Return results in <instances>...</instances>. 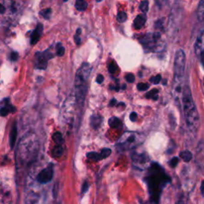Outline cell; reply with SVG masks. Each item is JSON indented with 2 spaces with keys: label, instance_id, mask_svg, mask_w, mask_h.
Masks as SVG:
<instances>
[{
  "label": "cell",
  "instance_id": "cell-1",
  "mask_svg": "<svg viewBox=\"0 0 204 204\" xmlns=\"http://www.w3.org/2000/svg\"><path fill=\"white\" fill-rule=\"evenodd\" d=\"M183 105L185 120L190 131L195 134L199 126V115L192 98L191 91L188 85L183 90Z\"/></svg>",
  "mask_w": 204,
  "mask_h": 204
},
{
  "label": "cell",
  "instance_id": "cell-2",
  "mask_svg": "<svg viewBox=\"0 0 204 204\" xmlns=\"http://www.w3.org/2000/svg\"><path fill=\"white\" fill-rule=\"evenodd\" d=\"M91 73V66L88 63L82 64L78 69L75 77L76 96L75 100L80 107L83 106L87 90V81Z\"/></svg>",
  "mask_w": 204,
  "mask_h": 204
},
{
  "label": "cell",
  "instance_id": "cell-3",
  "mask_svg": "<svg viewBox=\"0 0 204 204\" xmlns=\"http://www.w3.org/2000/svg\"><path fill=\"white\" fill-rule=\"evenodd\" d=\"M185 70V54L183 50H178L175 53L174 61V82L175 90L179 93L181 91V82L184 76Z\"/></svg>",
  "mask_w": 204,
  "mask_h": 204
},
{
  "label": "cell",
  "instance_id": "cell-4",
  "mask_svg": "<svg viewBox=\"0 0 204 204\" xmlns=\"http://www.w3.org/2000/svg\"><path fill=\"white\" fill-rule=\"evenodd\" d=\"M54 175V168L52 164H50L47 168L42 170L38 175L37 179L40 184H47L51 181Z\"/></svg>",
  "mask_w": 204,
  "mask_h": 204
},
{
  "label": "cell",
  "instance_id": "cell-5",
  "mask_svg": "<svg viewBox=\"0 0 204 204\" xmlns=\"http://www.w3.org/2000/svg\"><path fill=\"white\" fill-rule=\"evenodd\" d=\"M52 57V54H49L47 51L41 53L38 52L35 54V67L40 70H45L47 66V60Z\"/></svg>",
  "mask_w": 204,
  "mask_h": 204
},
{
  "label": "cell",
  "instance_id": "cell-6",
  "mask_svg": "<svg viewBox=\"0 0 204 204\" xmlns=\"http://www.w3.org/2000/svg\"><path fill=\"white\" fill-rule=\"evenodd\" d=\"M75 102H76L75 97H73V95H70V97L65 101V104H63V111L65 118L66 119H69L70 116L73 115Z\"/></svg>",
  "mask_w": 204,
  "mask_h": 204
},
{
  "label": "cell",
  "instance_id": "cell-7",
  "mask_svg": "<svg viewBox=\"0 0 204 204\" xmlns=\"http://www.w3.org/2000/svg\"><path fill=\"white\" fill-rule=\"evenodd\" d=\"M203 29H201L197 36V39L195 44V51L198 57H200L201 62L202 63V56H203Z\"/></svg>",
  "mask_w": 204,
  "mask_h": 204
},
{
  "label": "cell",
  "instance_id": "cell-8",
  "mask_svg": "<svg viewBox=\"0 0 204 204\" xmlns=\"http://www.w3.org/2000/svg\"><path fill=\"white\" fill-rule=\"evenodd\" d=\"M42 31H43V26L42 23H39L35 29L32 32L31 36H30V44L31 45H35L39 41L40 37L42 34Z\"/></svg>",
  "mask_w": 204,
  "mask_h": 204
},
{
  "label": "cell",
  "instance_id": "cell-9",
  "mask_svg": "<svg viewBox=\"0 0 204 204\" xmlns=\"http://www.w3.org/2000/svg\"><path fill=\"white\" fill-rule=\"evenodd\" d=\"M17 133H18V131H17V123H16V121H14V125L12 126L11 131L10 132V146H11V149H13L14 145H15Z\"/></svg>",
  "mask_w": 204,
  "mask_h": 204
},
{
  "label": "cell",
  "instance_id": "cell-10",
  "mask_svg": "<svg viewBox=\"0 0 204 204\" xmlns=\"http://www.w3.org/2000/svg\"><path fill=\"white\" fill-rule=\"evenodd\" d=\"M147 18H146L145 14H140V15L136 16V18H135V20L133 22V26L135 29H139L142 28L144 25L145 24Z\"/></svg>",
  "mask_w": 204,
  "mask_h": 204
},
{
  "label": "cell",
  "instance_id": "cell-11",
  "mask_svg": "<svg viewBox=\"0 0 204 204\" xmlns=\"http://www.w3.org/2000/svg\"><path fill=\"white\" fill-rule=\"evenodd\" d=\"M90 121L92 127H93L94 128H98L100 127V124H101L102 119L98 115H93V116H91Z\"/></svg>",
  "mask_w": 204,
  "mask_h": 204
},
{
  "label": "cell",
  "instance_id": "cell-12",
  "mask_svg": "<svg viewBox=\"0 0 204 204\" xmlns=\"http://www.w3.org/2000/svg\"><path fill=\"white\" fill-rule=\"evenodd\" d=\"M121 121L120 120V119L116 116H113L109 120V125L111 128H120L121 126Z\"/></svg>",
  "mask_w": 204,
  "mask_h": 204
},
{
  "label": "cell",
  "instance_id": "cell-13",
  "mask_svg": "<svg viewBox=\"0 0 204 204\" xmlns=\"http://www.w3.org/2000/svg\"><path fill=\"white\" fill-rule=\"evenodd\" d=\"M87 7H88V3L84 0H77L75 2L76 9L80 11H83L85 10H86Z\"/></svg>",
  "mask_w": 204,
  "mask_h": 204
},
{
  "label": "cell",
  "instance_id": "cell-14",
  "mask_svg": "<svg viewBox=\"0 0 204 204\" xmlns=\"http://www.w3.org/2000/svg\"><path fill=\"white\" fill-rule=\"evenodd\" d=\"M198 19L199 21L203 20L204 17V1H200L198 6Z\"/></svg>",
  "mask_w": 204,
  "mask_h": 204
},
{
  "label": "cell",
  "instance_id": "cell-15",
  "mask_svg": "<svg viewBox=\"0 0 204 204\" xmlns=\"http://www.w3.org/2000/svg\"><path fill=\"white\" fill-rule=\"evenodd\" d=\"M179 156L181 157L182 159L185 161V162H189L192 158V154L188 150H185V151H183V152H180Z\"/></svg>",
  "mask_w": 204,
  "mask_h": 204
},
{
  "label": "cell",
  "instance_id": "cell-16",
  "mask_svg": "<svg viewBox=\"0 0 204 204\" xmlns=\"http://www.w3.org/2000/svg\"><path fill=\"white\" fill-rule=\"evenodd\" d=\"M63 154V147H61V145H57L53 150V156L55 158H59L61 157Z\"/></svg>",
  "mask_w": 204,
  "mask_h": 204
},
{
  "label": "cell",
  "instance_id": "cell-17",
  "mask_svg": "<svg viewBox=\"0 0 204 204\" xmlns=\"http://www.w3.org/2000/svg\"><path fill=\"white\" fill-rule=\"evenodd\" d=\"M53 140L54 141L55 144L57 145H61L64 142L63 137H62V135L61 134V132H55L53 135Z\"/></svg>",
  "mask_w": 204,
  "mask_h": 204
},
{
  "label": "cell",
  "instance_id": "cell-18",
  "mask_svg": "<svg viewBox=\"0 0 204 204\" xmlns=\"http://www.w3.org/2000/svg\"><path fill=\"white\" fill-rule=\"evenodd\" d=\"M86 156L88 159H91V160H93V161H99L101 159L100 153H97V152H88L86 155Z\"/></svg>",
  "mask_w": 204,
  "mask_h": 204
},
{
  "label": "cell",
  "instance_id": "cell-19",
  "mask_svg": "<svg viewBox=\"0 0 204 204\" xmlns=\"http://www.w3.org/2000/svg\"><path fill=\"white\" fill-rule=\"evenodd\" d=\"M147 159V156L145 154H139V155H135V157H133V160L136 161V162H138L140 163H144V162H146V160Z\"/></svg>",
  "mask_w": 204,
  "mask_h": 204
},
{
  "label": "cell",
  "instance_id": "cell-20",
  "mask_svg": "<svg viewBox=\"0 0 204 204\" xmlns=\"http://www.w3.org/2000/svg\"><path fill=\"white\" fill-rule=\"evenodd\" d=\"M158 93H159V90H158L157 88H153L152 90L149 91V92L146 94V97L152 98L153 100H157V99H158V96H157Z\"/></svg>",
  "mask_w": 204,
  "mask_h": 204
},
{
  "label": "cell",
  "instance_id": "cell-21",
  "mask_svg": "<svg viewBox=\"0 0 204 204\" xmlns=\"http://www.w3.org/2000/svg\"><path fill=\"white\" fill-rule=\"evenodd\" d=\"M111 152H112L111 149H109V148H103L101 152L100 153L101 159H105V158H107L108 156H109L110 154H111Z\"/></svg>",
  "mask_w": 204,
  "mask_h": 204
},
{
  "label": "cell",
  "instance_id": "cell-22",
  "mask_svg": "<svg viewBox=\"0 0 204 204\" xmlns=\"http://www.w3.org/2000/svg\"><path fill=\"white\" fill-rule=\"evenodd\" d=\"M116 19L119 23H125L127 19V14L125 12H120L116 16Z\"/></svg>",
  "mask_w": 204,
  "mask_h": 204
},
{
  "label": "cell",
  "instance_id": "cell-23",
  "mask_svg": "<svg viewBox=\"0 0 204 204\" xmlns=\"http://www.w3.org/2000/svg\"><path fill=\"white\" fill-rule=\"evenodd\" d=\"M57 55L58 57H61V56H63L64 54H65V48L63 47V45H61V43L57 44Z\"/></svg>",
  "mask_w": 204,
  "mask_h": 204
},
{
  "label": "cell",
  "instance_id": "cell-24",
  "mask_svg": "<svg viewBox=\"0 0 204 204\" xmlns=\"http://www.w3.org/2000/svg\"><path fill=\"white\" fill-rule=\"evenodd\" d=\"M140 9L144 13L147 12L148 11V2L147 1H142L140 4Z\"/></svg>",
  "mask_w": 204,
  "mask_h": 204
},
{
  "label": "cell",
  "instance_id": "cell-25",
  "mask_svg": "<svg viewBox=\"0 0 204 204\" xmlns=\"http://www.w3.org/2000/svg\"><path fill=\"white\" fill-rule=\"evenodd\" d=\"M40 14L42 16H43L44 18L48 19V18H50V16L51 14V9L50 8H47V9H44L42 11H40Z\"/></svg>",
  "mask_w": 204,
  "mask_h": 204
},
{
  "label": "cell",
  "instance_id": "cell-26",
  "mask_svg": "<svg viewBox=\"0 0 204 204\" xmlns=\"http://www.w3.org/2000/svg\"><path fill=\"white\" fill-rule=\"evenodd\" d=\"M149 85L148 84H146V83H139L138 85H137V88H138L139 90L141 91H144V90H147V88H149Z\"/></svg>",
  "mask_w": 204,
  "mask_h": 204
},
{
  "label": "cell",
  "instance_id": "cell-27",
  "mask_svg": "<svg viewBox=\"0 0 204 204\" xmlns=\"http://www.w3.org/2000/svg\"><path fill=\"white\" fill-rule=\"evenodd\" d=\"M117 70V66L115 62H112L111 64H109V71L111 73H114Z\"/></svg>",
  "mask_w": 204,
  "mask_h": 204
},
{
  "label": "cell",
  "instance_id": "cell-28",
  "mask_svg": "<svg viewBox=\"0 0 204 204\" xmlns=\"http://www.w3.org/2000/svg\"><path fill=\"white\" fill-rule=\"evenodd\" d=\"M160 81H161V76L159 74H158L157 76H156V77H152V78L150 79V82L155 85L159 84V82H160Z\"/></svg>",
  "mask_w": 204,
  "mask_h": 204
},
{
  "label": "cell",
  "instance_id": "cell-29",
  "mask_svg": "<svg viewBox=\"0 0 204 204\" xmlns=\"http://www.w3.org/2000/svg\"><path fill=\"white\" fill-rule=\"evenodd\" d=\"M125 79L128 82H129V83H132L135 81V77H134V75L132 73H128L126 76H125Z\"/></svg>",
  "mask_w": 204,
  "mask_h": 204
},
{
  "label": "cell",
  "instance_id": "cell-30",
  "mask_svg": "<svg viewBox=\"0 0 204 204\" xmlns=\"http://www.w3.org/2000/svg\"><path fill=\"white\" fill-rule=\"evenodd\" d=\"M9 113V111H8V109L7 108H5V107H2L0 109V116H7Z\"/></svg>",
  "mask_w": 204,
  "mask_h": 204
},
{
  "label": "cell",
  "instance_id": "cell-31",
  "mask_svg": "<svg viewBox=\"0 0 204 204\" xmlns=\"http://www.w3.org/2000/svg\"><path fill=\"white\" fill-rule=\"evenodd\" d=\"M178 162H179V159H178V158H177V157H175V158H173V159H172L170 162H169V164H170L171 167H172V168H175V166L177 165Z\"/></svg>",
  "mask_w": 204,
  "mask_h": 204
},
{
  "label": "cell",
  "instance_id": "cell-32",
  "mask_svg": "<svg viewBox=\"0 0 204 204\" xmlns=\"http://www.w3.org/2000/svg\"><path fill=\"white\" fill-rule=\"evenodd\" d=\"M88 190V184L87 182H85L83 185H82V194H85L86 193Z\"/></svg>",
  "mask_w": 204,
  "mask_h": 204
},
{
  "label": "cell",
  "instance_id": "cell-33",
  "mask_svg": "<svg viewBox=\"0 0 204 204\" xmlns=\"http://www.w3.org/2000/svg\"><path fill=\"white\" fill-rule=\"evenodd\" d=\"M18 57V54L17 52H12L11 54V59L12 61H17Z\"/></svg>",
  "mask_w": 204,
  "mask_h": 204
},
{
  "label": "cell",
  "instance_id": "cell-34",
  "mask_svg": "<svg viewBox=\"0 0 204 204\" xmlns=\"http://www.w3.org/2000/svg\"><path fill=\"white\" fill-rule=\"evenodd\" d=\"M136 119H137V114H136V113L132 112V113L130 114V120L134 122V121H136Z\"/></svg>",
  "mask_w": 204,
  "mask_h": 204
},
{
  "label": "cell",
  "instance_id": "cell-35",
  "mask_svg": "<svg viewBox=\"0 0 204 204\" xmlns=\"http://www.w3.org/2000/svg\"><path fill=\"white\" fill-rule=\"evenodd\" d=\"M74 39H75V42H76V44L77 45H80L81 44V42H82V40H81V39H80V35H77V34H76L74 36Z\"/></svg>",
  "mask_w": 204,
  "mask_h": 204
},
{
  "label": "cell",
  "instance_id": "cell-36",
  "mask_svg": "<svg viewBox=\"0 0 204 204\" xmlns=\"http://www.w3.org/2000/svg\"><path fill=\"white\" fill-rule=\"evenodd\" d=\"M104 81V77L102 76L101 74H99L97 76V82L98 84H100V83H102V82Z\"/></svg>",
  "mask_w": 204,
  "mask_h": 204
},
{
  "label": "cell",
  "instance_id": "cell-37",
  "mask_svg": "<svg viewBox=\"0 0 204 204\" xmlns=\"http://www.w3.org/2000/svg\"><path fill=\"white\" fill-rule=\"evenodd\" d=\"M5 11H6V8L3 5L0 3V14H3L5 13Z\"/></svg>",
  "mask_w": 204,
  "mask_h": 204
},
{
  "label": "cell",
  "instance_id": "cell-38",
  "mask_svg": "<svg viewBox=\"0 0 204 204\" xmlns=\"http://www.w3.org/2000/svg\"><path fill=\"white\" fill-rule=\"evenodd\" d=\"M116 100H115V99H113V100H111V102H110V106H113L114 104H116Z\"/></svg>",
  "mask_w": 204,
  "mask_h": 204
},
{
  "label": "cell",
  "instance_id": "cell-39",
  "mask_svg": "<svg viewBox=\"0 0 204 204\" xmlns=\"http://www.w3.org/2000/svg\"><path fill=\"white\" fill-rule=\"evenodd\" d=\"M185 201H186V200H185V199H184L183 200L180 199L179 201V202H178V204H186V203H185Z\"/></svg>",
  "mask_w": 204,
  "mask_h": 204
},
{
  "label": "cell",
  "instance_id": "cell-40",
  "mask_svg": "<svg viewBox=\"0 0 204 204\" xmlns=\"http://www.w3.org/2000/svg\"><path fill=\"white\" fill-rule=\"evenodd\" d=\"M201 193H202V195H203V182H202V184H201Z\"/></svg>",
  "mask_w": 204,
  "mask_h": 204
}]
</instances>
